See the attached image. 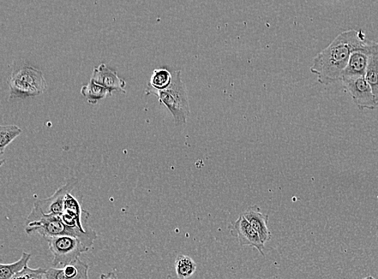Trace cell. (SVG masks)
<instances>
[{
  "label": "cell",
  "mask_w": 378,
  "mask_h": 279,
  "mask_svg": "<svg viewBox=\"0 0 378 279\" xmlns=\"http://www.w3.org/2000/svg\"><path fill=\"white\" fill-rule=\"evenodd\" d=\"M11 279H23L22 271L19 274L16 275L14 277Z\"/></svg>",
  "instance_id": "7402d4cb"
},
{
  "label": "cell",
  "mask_w": 378,
  "mask_h": 279,
  "mask_svg": "<svg viewBox=\"0 0 378 279\" xmlns=\"http://www.w3.org/2000/svg\"><path fill=\"white\" fill-rule=\"evenodd\" d=\"M374 43V41L366 38L362 31L350 29L341 33L327 48L315 56L310 72L317 75L318 82L323 85L341 81L342 74L352 53Z\"/></svg>",
  "instance_id": "6da1fadb"
},
{
  "label": "cell",
  "mask_w": 378,
  "mask_h": 279,
  "mask_svg": "<svg viewBox=\"0 0 378 279\" xmlns=\"http://www.w3.org/2000/svg\"><path fill=\"white\" fill-rule=\"evenodd\" d=\"M230 234L237 237L239 245L242 246H250L257 249L262 255L265 251V244L261 241L256 231L252 226L242 214L239 215L236 221L232 223L230 226Z\"/></svg>",
  "instance_id": "ba28073f"
},
{
  "label": "cell",
  "mask_w": 378,
  "mask_h": 279,
  "mask_svg": "<svg viewBox=\"0 0 378 279\" xmlns=\"http://www.w3.org/2000/svg\"><path fill=\"white\" fill-rule=\"evenodd\" d=\"M25 229L27 234L38 233L45 239L63 235L75 236L90 248L92 247L94 241L97 239V234L95 231L82 233V231L72 229L65 225L61 215L45 214L36 205H33L26 219Z\"/></svg>",
  "instance_id": "7a4b0ae2"
},
{
  "label": "cell",
  "mask_w": 378,
  "mask_h": 279,
  "mask_svg": "<svg viewBox=\"0 0 378 279\" xmlns=\"http://www.w3.org/2000/svg\"><path fill=\"white\" fill-rule=\"evenodd\" d=\"M197 264L187 255L180 254L176 259V275L180 279H188L194 275Z\"/></svg>",
  "instance_id": "e0dca14e"
},
{
  "label": "cell",
  "mask_w": 378,
  "mask_h": 279,
  "mask_svg": "<svg viewBox=\"0 0 378 279\" xmlns=\"http://www.w3.org/2000/svg\"><path fill=\"white\" fill-rule=\"evenodd\" d=\"M377 48L378 43L374 41L373 45L354 51L350 57L349 63H347L343 74H342V80L356 78V77H365L369 58L372 53Z\"/></svg>",
  "instance_id": "30bf717a"
},
{
  "label": "cell",
  "mask_w": 378,
  "mask_h": 279,
  "mask_svg": "<svg viewBox=\"0 0 378 279\" xmlns=\"http://www.w3.org/2000/svg\"><path fill=\"white\" fill-rule=\"evenodd\" d=\"M100 279H119L116 273L112 271L100 276Z\"/></svg>",
  "instance_id": "44dd1931"
},
{
  "label": "cell",
  "mask_w": 378,
  "mask_h": 279,
  "mask_svg": "<svg viewBox=\"0 0 378 279\" xmlns=\"http://www.w3.org/2000/svg\"><path fill=\"white\" fill-rule=\"evenodd\" d=\"M79 183V180L76 177H71L65 182V185L58 188L50 198L35 201L34 205L45 214H53V215H62L65 209V200L67 195L73 191Z\"/></svg>",
  "instance_id": "9c48e42d"
},
{
  "label": "cell",
  "mask_w": 378,
  "mask_h": 279,
  "mask_svg": "<svg viewBox=\"0 0 378 279\" xmlns=\"http://www.w3.org/2000/svg\"><path fill=\"white\" fill-rule=\"evenodd\" d=\"M147 94H154L161 104L170 111L177 126L188 122L190 114L187 87L182 80L181 71L173 74L171 84L164 90L149 91Z\"/></svg>",
  "instance_id": "3957f363"
},
{
  "label": "cell",
  "mask_w": 378,
  "mask_h": 279,
  "mask_svg": "<svg viewBox=\"0 0 378 279\" xmlns=\"http://www.w3.org/2000/svg\"><path fill=\"white\" fill-rule=\"evenodd\" d=\"M81 94L83 97L87 99V102L91 104H98L99 100L112 97L110 91L97 84L92 80H90L87 85L82 87Z\"/></svg>",
  "instance_id": "5bb4252c"
},
{
  "label": "cell",
  "mask_w": 378,
  "mask_h": 279,
  "mask_svg": "<svg viewBox=\"0 0 378 279\" xmlns=\"http://www.w3.org/2000/svg\"><path fill=\"white\" fill-rule=\"evenodd\" d=\"M242 215L256 231L264 244L271 240L272 234L268 227L269 216L262 213L259 207L251 206L242 213Z\"/></svg>",
  "instance_id": "4fadbf2b"
},
{
  "label": "cell",
  "mask_w": 378,
  "mask_h": 279,
  "mask_svg": "<svg viewBox=\"0 0 378 279\" xmlns=\"http://www.w3.org/2000/svg\"><path fill=\"white\" fill-rule=\"evenodd\" d=\"M22 133V129L16 126H2L0 128V153Z\"/></svg>",
  "instance_id": "d6986e66"
},
{
  "label": "cell",
  "mask_w": 378,
  "mask_h": 279,
  "mask_svg": "<svg viewBox=\"0 0 378 279\" xmlns=\"http://www.w3.org/2000/svg\"><path fill=\"white\" fill-rule=\"evenodd\" d=\"M53 255V266H64L76 262L82 253H86L87 247L77 237L63 235L45 239Z\"/></svg>",
  "instance_id": "5b68a950"
},
{
  "label": "cell",
  "mask_w": 378,
  "mask_h": 279,
  "mask_svg": "<svg viewBox=\"0 0 378 279\" xmlns=\"http://www.w3.org/2000/svg\"><path fill=\"white\" fill-rule=\"evenodd\" d=\"M173 74L169 70L162 68L153 71L151 78L148 82L146 92L164 90L171 84Z\"/></svg>",
  "instance_id": "9a60e30c"
},
{
  "label": "cell",
  "mask_w": 378,
  "mask_h": 279,
  "mask_svg": "<svg viewBox=\"0 0 378 279\" xmlns=\"http://www.w3.org/2000/svg\"><path fill=\"white\" fill-rule=\"evenodd\" d=\"M365 80L371 87L372 91L378 102V48L372 53L367 70H366Z\"/></svg>",
  "instance_id": "ac0fdd59"
},
{
  "label": "cell",
  "mask_w": 378,
  "mask_h": 279,
  "mask_svg": "<svg viewBox=\"0 0 378 279\" xmlns=\"http://www.w3.org/2000/svg\"><path fill=\"white\" fill-rule=\"evenodd\" d=\"M10 99L40 96L47 90V82L41 71L28 65L15 67L9 82Z\"/></svg>",
  "instance_id": "277c9868"
},
{
  "label": "cell",
  "mask_w": 378,
  "mask_h": 279,
  "mask_svg": "<svg viewBox=\"0 0 378 279\" xmlns=\"http://www.w3.org/2000/svg\"><path fill=\"white\" fill-rule=\"evenodd\" d=\"M363 279H375V278L373 276L369 275L367 277L364 278Z\"/></svg>",
  "instance_id": "603a6c76"
},
{
  "label": "cell",
  "mask_w": 378,
  "mask_h": 279,
  "mask_svg": "<svg viewBox=\"0 0 378 279\" xmlns=\"http://www.w3.org/2000/svg\"><path fill=\"white\" fill-rule=\"evenodd\" d=\"M345 91L350 94L353 102L360 110H374L378 106L373 91L365 77L346 78L341 80Z\"/></svg>",
  "instance_id": "8992f818"
},
{
  "label": "cell",
  "mask_w": 378,
  "mask_h": 279,
  "mask_svg": "<svg viewBox=\"0 0 378 279\" xmlns=\"http://www.w3.org/2000/svg\"><path fill=\"white\" fill-rule=\"evenodd\" d=\"M46 272L44 268L31 269L27 266L22 270L23 279H45Z\"/></svg>",
  "instance_id": "ffe728a7"
},
{
  "label": "cell",
  "mask_w": 378,
  "mask_h": 279,
  "mask_svg": "<svg viewBox=\"0 0 378 279\" xmlns=\"http://www.w3.org/2000/svg\"><path fill=\"white\" fill-rule=\"evenodd\" d=\"M91 80L112 93L118 92L126 94L125 81L119 78L116 70L108 68L104 63L94 68Z\"/></svg>",
  "instance_id": "8fae6325"
},
{
  "label": "cell",
  "mask_w": 378,
  "mask_h": 279,
  "mask_svg": "<svg viewBox=\"0 0 378 279\" xmlns=\"http://www.w3.org/2000/svg\"><path fill=\"white\" fill-rule=\"evenodd\" d=\"M89 265L77 259L76 262L65 265L62 268L47 270L45 279H89Z\"/></svg>",
  "instance_id": "7c38bea8"
},
{
  "label": "cell",
  "mask_w": 378,
  "mask_h": 279,
  "mask_svg": "<svg viewBox=\"0 0 378 279\" xmlns=\"http://www.w3.org/2000/svg\"><path fill=\"white\" fill-rule=\"evenodd\" d=\"M31 258V253L23 252L21 258L17 262L11 264L0 265V279H11L16 275L19 274V273L26 268Z\"/></svg>",
  "instance_id": "2e32d148"
},
{
  "label": "cell",
  "mask_w": 378,
  "mask_h": 279,
  "mask_svg": "<svg viewBox=\"0 0 378 279\" xmlns=\"http://www.w3.org/2000/svg\"><path fill=\"white\" fill-rule=\"evenodd\" d=\"M61 217L65 225L72 229L82 231V233H89L93 230L92 228L85 226L87 225L90 213L82 210L79 201L70 193L65 198V209Z\"/></svg>",
  "instance_id": "52a82bcc"
}]
</instances>
